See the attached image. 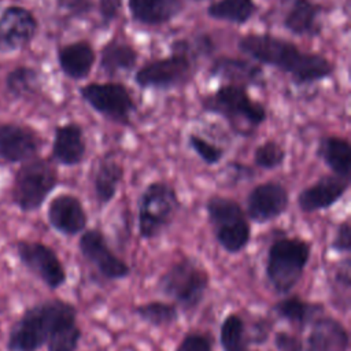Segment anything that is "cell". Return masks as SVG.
Instances as JSON below:
<instances>
[{
	"instance_id": "obj_32",
	"label": "cell",
	"mask_w": 351,
	"mask_h": 351,
	"mask_svg": "<svg viewBox=\"0 0 351 351\" xmlns=\"http://www.w3.org/2000/svg\"><path fill=\"white\" fill-rule=\"evenodd\" d=\"M38 85V73L26 66L11 70L5 77L7 90L15 97H23L32 93Z\"/></svg>"
},
{
	"instance_id": "obj_19",
	"label": "cell",
	"mask_w": 351,
	"mask_h": 351,
	"mask_svg": "<svg viewBox=\"0 0 351 351\" xmlns=\"http://www.w3.org/2000/svg\"><path fill=\"white\" fill-rule=\"evenodd\" d=\"M86 154L84 129L77 122H67L55 129L52 158L63 166L80 165Z\"/></svg>"
},
{
	"instance_id": "obj_1",
	"label": "cell",
	"mask_w": 351,
	"mask_h": 351,
	"mask_svg": "<svg viewBox=\"0 0 351 351\" xmlns=\"http://www.w3.org/2000/svg\"><path fill=\"white\" fill-rule=\"evenodd\" d=\"M237 48L252 60L288 74L296 85L322 81L335 71V66L328 58L303 52L293 43L269 33L244 34L239 38Z\"/></svg>"
},
{
	"instance_id": "obj_11",
	"label": "cell",
	"mask_w": 351,
	"mask_h": 351,
	"mask_svg": "<svg viewBox=\"0 0 351 351\" xmlns=\"http://www.w3.org/2000/svg\"><path fill=\"white\" fill-rule=\"evenodd\" d=\"M19 259L48 288H60L67 278L64 266L56 252L40 241H19L16 244Z\"/></svg>"
},
{
	"instance_id": "obj_29",
	"label": "cell",
	"mask_w": 351,
	"mask_h": 351,
	"mask_svg": "<svg viewBox=\"0 0 351 351\" xmlns=\"http://www.w3.org/2000/svg\"><path fill=\"white\" fill-rule=\"evenodd\" d=\"M219 344L222 351H247L248 350L245 324L239 314L229 313L222 319L219 326Z\"/></svg>"
},
{
	"instance_id": "obj_33",
	"label": "cell",
	"mask_w": 351,
	"mask_h": 351,
	"mask_svg": "<svg viewBox=\"0 0 351 351\" xmlns=\"http://www.w3.org/2000/svg\"><path fill=\"white\" fill-rule=\"evenodd\" d=\"M285 149L274 140H267L259 144L254 151V163L263 170H274L285 160Z\"/></svg>"
},
{
	"instance_id": "obj_39",
	"label": "cell",
	"mask_w": 351,
	"mask_h": 351,
	"mask_svg": "<svg viewBox=\"0 0 351 351\" xmlns=\"http://www.w3.org/2000/svg\"><path fill=\"white\" fill-rule=\"evenodd\" d=\"M56 4L73 18L86 16L95 10L93 0H56Z\"/></svg>"
},
{
	"instance_id": "obj_2",
	"label": "cell",
	"mask_w": 351,
	"mask_h": 351,
	"mask_svg": "<svg viewBox=\"0 0 351 351\" xmlns=\"http://www.w3.org/2000/svg\"><path fill=\"white\" fill-rule=\"evenodd\" d=\"M77 318L75 307L60 299L38 303L23 313L8 336L10 351H37L63 322Z\"/></svg>"
},
{
	"instance_id": "obj_15",
	"label": "cell",
	"mask_w": 351,
	"mask_h": 351,
	"mask_svg": "<svg viewBox=\"0 0 351 351\" xmlns=\"http://www.w3.org/2000/svg\"><path fill=\"white\" fill-rule=\"evenodd\" d=\"M350 188V178L336 174H325L298 195V206L303 213L326 210L337 203Z\"/></svg>"
},
{
	"instance_id": "obj_40",
	"label": "cell",
	"mask_w": 351,
	"mask_h": 351,
	"mask_svg": "<svg viewBox=\"0 0 351 351\" xmlns=\"http://www.w3.org/2000/svg\"><path fill=\"white\" fill-rule=\"evenodd\" d=\"M273 343L277 351H304L303 341L296 335L285 330L276 332Z\"/></svg>"
},
{
	"instance_id": "obj_14",
	"label": "cell",
	"mask_w": 351,
	"mask_h": 351,
	"mask_svg": "<svg viewBox=\"0 0 351 351\" xmlns=\"http://www.w3.org/2000/svg\"><path fill=\"white\" fill-rule=\"evenodd\" d=\"M38 29L34 15L18 5H11L0 15V52L25 48L32 43Z\"/></svg>"
},
{
	"instance_id": "obj_13",
	"label": "cell",
	"mask_w": 351,
	"mask_h": 351,
	"mask_svg": "<svg viewBox=\"0 0 351 351\" xmlns=\"http://www.w3.org/2000/svg\"><path fill=\"white\" fill-rule=\"evenodd\" d=\"M247 218L266 223L281 217L289 206V192L278 181L270 180L255 185L247 195Z\"/></svg>"
},
{
	"instance_id": "obj_37",
	"label": "cell",
	"mask_w": 351,
	"mask_h": 351,
	"mask_svg": "<svg viewBox=\"0 0 351 351\" xmlns=\"http://www.w3.org/2000/svg\"><path fill=\"white\" fill-rule=\"evenodd\" d=\"M330 248L339 254H348L351 251V225L348 219H344L336 226Z\"/></svg>"
},
{
	"instance_id": "obj_6",
	"label": "cell",
	"mask_w": 351,
	"mask_h": 351,
	"mask_svg": "<svg viewBox=\"0 0 351 351\" xmlns=\"http://www.w3.org/2000/svg\"><path fill=\"white\" fill-rule=\"evenodd\" d=\"M206 211L214 237L223 251L239 254L248 245L251 226L244 210L236 200L213 195L206 203Z\"/></svg>"
},
{
	"instance_id": "obj_12",
	"label": "cell",
	"mask_w": 351,
	"mask_h": 351,
	"mask_svg": "<svg viewBox=\"0 0 351 351\" xmlns=\"http://www.w3.org/2000/svg\"><path fill=\"white\" fill-rule=\"evenodd\" d=\"M81 255L108 280H122L130 274L128 263L117 256L110 248L104 233L100 229L85 230L78 241Z\"/></svg>"
},
{
	"instance_id": "obj_26",
	"label": "cell",
	"mask_w": 351,
	"mask_h": 351,
	"mask_svg": "<svg viewBox=\"0 0 351 351\" xmlns=\"http://www.w3.org/2000/svg\"><path fill=\"white\" fill-rule=\"evenodd\" d=\"M273 311L277 317L289 322L291 325L303 328L321 317L325 308L321 303L308 302L298 295H292L278 300L273 306Z\"/></svg>"
},
{
	"instance_id": "obj_38",
	"label": "cell",
	"mask_w": 351,
	"mask_h": 351,
	"mask_svg": "<svg viewBox=\"0 0 351 351\" xmlns=\"http://www.w3.org/2000/svg\"><path fill=\"white\" fill-rule=\"evenodd\" d=\"M271 321L267 318H258L255 319L251 326L247 329L245 328V335H247V341L248 344H263L270 336L271 332Z\"/></svg>"
},
{
	"instance_id": "obj_22",
	"label": "cell",
	"mask_w": 351,
	"mask_h": 351,
	"mask_svg": "<svg viewBox=\"0 0 351 351\" xmlns=\"http://www.w3.org/2000/svg\"><path fill=\"white\" fill-rule=\"evenodd\" d=\"M128 8L134 22L145 26H160L184 11L182 0H128Z\"/></svg>"
},
{
	"instance_id": "obj_4",
	"label": "cell",
	"mask_w": 351,
	"mask_h": 351,
	"mask_svg": "<svg viewBox=\"0 0 351 351\" xmlns=\"http://www.w3.org/2000/svg\"><path fill=\"white\" fill-rule=\"evenodd\" d=\"M311 256L310 241L300 237H278L267 250L265 273L271 288L285 295L303 277Z\"/></svg>"
},
{
	"instance_id": "obj_16",
	"label": "cell",
	"mask_w": 351,
	"mask_h": 351,
	"mask_svg": "<svg viewBox=\"0 0 351 351\" xmlns=\"http://www.w3.org/2000/svg\"><path fill=\"white\" fill-rule=\"evenodd\" d=\"M40 136L30 128L14 123H0V159L23 162L40 151Z\"/></svg>"
},
{
	"instance_id": "obj_31",
	"label": "cell",
	"mask_w": 351,
	"mask_h": 351,
	"mask_svg": "<svg viewBox=\"0 0 351 351\" xmlns=\"http://www.w3.org/2000/svg\"><path fill=\"white\" fill-rule=\"evenodd\" d=\"M82 332L77 318L60 324L47 341L48 351H75L78 348Z\"/></svg>"
},
{
	"instance_id": "obj_18",
	"label": "cell",
	"mask_w": 351,
	"mask_h": 351,
	"mask_svg": "<svg viewBox=\"0 0 351 351\" xmlns=\"http://www.w3.org/2000/svg\"><path fill=\"white\" fill-rule=\"evenodd\" d=\"M304 351H348L350 336L336 318L322 314L310 324Z\"/></svg>"
},
{
	"instance_id": "obj_34",
	"label": "cell",
	"mask_w": 351,
	"mask_h": 351,
	"mask_svg": "<svg viewBox=\"0 0 351 351\" xmlns=\"http://www.w3.org/2000/svg\"><path fill=\"white\" fill-rule=\"evenodd\" d=\"M188 145L208 166L219 163L225 154L222 147L214 144L197 133L188 134Z\"/></svg>"
},
{
	"instance_id": "obj_28",
	"label": "cell",
	"mask_w": 351,
	"mask_h": 351,
	"mask_svg": "<svg viewBox=\"0 0 351 351\" xmlns=\"http://www.w3.org/2000/svg\"><path fill=\"white\" fill-rule=\"evenodd\" d=\"M258 7L254 0H217L207 7V15L217 21L236 25L247 23L256 14Z\"/></svg>"
},
{
	"instance_id": "obj_27",
	"label": "cell",
	"mask_w": 351,
	"mask_h": 351,
	"mask_svg": "<svg viewBox=\"0 0 351 351\" xmlns=\"http://www.w3.org/2000/svg\"><path fill=\"white\" fill-rule=\"evenodd\" d=\"M123 178V167L112 158H104L93 176V192L100 207L107 206L117 195Z\"/></svg>"
},
{
	"instance_id": "obj_5",
	"label": "cell",
	"mask_w": 351,
	"mask_h": 351,
	"mask_svg": "<svg viewBox=\"0 0 351 351\" xmlns=\"http://www.w3.org/2000/svg\"><path fill=\"white\" fill-rule=\"evenodd\" d=\"M208 284L210 276L206 269L192 258H182L163 271L156 285L184 311H192L203 302Z\"/></svg>"
},
{
	"instance_id": "obj_8",
	"label": "cell",
	"mask_w": 351,
	"mask_h": 351,
	"mask_svg": "<svg viewBox=\"0 0 351 351\" xmlns=\"http://www.w3.org/2000/svg\"><path fill=\"white\" fill-rule=\"evenodd\" d=\"M58 170L48 159L32 158L18 170L12 197L22 211H34L43 206L58 185Z\"/></svg>"
},
{
	"instance_id": "obj_25",
	"label": "cell",
	"mask_w": 351,
	"mask_h": 351,
	"mask_svg": "<svg viewBox=\"0 0 351 351\" xmlns=\"http://www.w3.org/2000/svg\"><path fill=\"white\" fill-rule=\"evenodd\" d=\"M317 155L333 174L350 178L351 145L347 138L339 136H324L318 143Z\"/></svg>"
},
{
	"instance_id": "obj_17",
	"label": "cell",
	"mask_w": 351,
	"mask_h": 351,
	"mask_svg": "<svg viewBox=\"0 0 351 351\" xmlns=\"http://www.w3.org/2000/svg\"><path fill=\"white\" fill-rule=\"evenodd\" d=\"M47 215L51 226L64 236L84 232L88 223V215L81 200L70 193L55 196L49 202Z\"/></svg>"
},
{
	"instance_id": "obj_10",
	"label": "cell",
	"mask_w": 351,
	"mask_h": 351,
	"mask_svg": "<svg viewBox=\"0 0 351 351\" xmlns=\"http://www.w3.org/2000/svg\"><path fill=\"white\" fill-rule=\"evenodd\" d=\"M82 100L106 119L129 125L136 103L129 89L121 82H90L80 88Z\"/></svg>"
},
{
	"instance_id": "obj_43",
	"label": "cell",
	"mask_w": 351,
	"mask_h": 351,
	"mask_svg": "<svg viewBox=\"0 0 351 351\" xmlns=\"http://www.w3.org/2000/svg\"><path fill=\"white\" fill-rule=\"evenodd\" d=\"M247 351H251V350H247ZM252 351H258V350H252Z\"/></svg>"
},
{
	"instance_id": "obj_36",
	"label": "cell",
	"mask_w": 351,
	"mask_h": 351,
	"mask_svg": "<svg viewBox=\"0 0 351 351\" xmlns=\"http://www.w3.org/2000/svg\"><path fill=\"white\" fill-rule=\"evenodd\" d=\"M176 351H213V341L207 333L192 330L182 337Z\"/></svg>"
},
{
	"instance_id": "obj_3",
	"label": "cell",
	"mask_w": 351,
	"mask_h": 351,
	"mask_svg": "<svg viewBox=\"0 0 351 351\" xmlns=\"http://www.w3.org/2000/svg\"><path fill=\"white\" fill-rule=\"evenodd\" d=\"M206 112L222 117L239 134H250L266 121V108L254 100L245 86L223 84L202 99Z\"/></svg>"
},
{
	"instance_id": "obj_7",
	"label": "cell",
	"mask_w": 351,
	"mask_h": 351,
	"mask_svg": "<svg viewBox=\"0 0 351 351\" xmlns=\"http://www.w3.org/2000/svg\"><path fill=\"white\" fill-rule=\"evenodd\" d=\"M178 208V195L169 182H149L138 197V236L143 240H151L162 234L171 225Z\"/></svg>"
},
{
	"instance_id": "obj_20",
	"label": "cell",
	"mask_w": 351,
	"mask_h": 351,
	"mask_svg": "<svg viewBox=\"0 0 351 351\" xmlns=\"http://www.w3.org/2000/svg\"><path fill=\"white\" fill-rule=\"evenodd\" d=\"M210 77L221 78L228 84L251 86L263 82V70L252 60L241 58H217L208 69Z\"/></svg>"
},
{
	"instance_id": "obj_24",
	"label": "cell",
	"mask_w": 351,
	"mask_h": 351,
	"mask_svg": "<svg viewBox=\"0 0 351 351\" xmlns=\"http://www.w3.org/2000/svg\"><path fill=\"white\" fill-rule=\"evenodd\" d=\"M138 52L136 48L119 38L110 40L100 51L99 66L107 77L128 73L136 67Z\"/></svg>"
},
{
	"instance_id": "obj_41",
	"label": "cell",
	"mask_w": 351,
	"mask_h": 351,
	"mask_svg": "<svg viewBox=\"0 0 351 351\" xmlns=\"http://www.w3.org/2000/svg\"><path fill=\"white\" fill-rule=\"evenodd\" d=\"M121 7H122V0H99L97 8H99V14L103 25H108L110 22L117 19V16L119 15Z\"/></svg>"
},
{
	"instance_id": "obj_35",
	"label": "cell",
	"mask_w": 351,
	"mask_h": 351,
	"mask_svg": "<svg viewBox=\"0 0 351 351\" xmlns=\"http://www.w3.org/2000/svg\"><path fill=\"white\" fill-rule=\"evenodd\" d=\"M351 287V263L348 258H344L333 270L332 288L343 295L344 302L348 304V292Z\"/></svg>"
},
{
	"instance_id": "obj_23",
	"label": "cell",
	"mask_w": 351,
	"mask_h": 351,
	"mask_svg": "<svg viewBox=\"0 0 351 351\" xmlns=\"http://www.w3.org/2000/svg\"><path fill=\"white\" fill-rule=\"evenodd\" d=\"M321 4L313 0H291L284 16V27L295 36H315L319 32Z\"/></svg>"
},
{
	"instance_id": "obj_21",
	"label": "cell",
	"mask_w": 351,
	"mask_h": 351,
	"mask_svg": "<svg viewBox=\"0 0 351 351\" xmlns=\"http://www.w3.org/2000/svg\"><path fill=\"white\" fill-rule=\"evenodd\" d=\"M96 62V52L86 40L62 45L58 49V63L63 74L71 80L86 78Z\"/></svg>"
},
{
	"instance_id": "obj_30",
	"label": "cell",
	"mask_w": 351,
	"mask_h": 351,
	"mask_svg": "<svg viewBox=\"0 0 351 351\" xmlns=\"http://www.w3.org/2000/svg\"><path fill=\"white\" fill-rule=\"evenodd\" d=\"M133 313L141 321L155 328L169 326L177 322L178 319V307L176 304L162 300H152L143 304H137L133 308Z\"/></svg>"
},
{
	"instance_id": "obj_9",
	"label": "cell",
	"mask_w": 351,
	"mask_h": 351,
	"mask_svg": "<svg viewBox=\"0 0 351 351\" xmlns=\"http://www.w3.org/2000/svg\"><path fill=\"white\" fill-rule=\"evenodd\" d=\"M196 73V58L171 49V53L143 64L134 74V82L140 88L167 90L188 84Z\"/></svg>"
},
{
	"instance_id": "obj_42",
	"label": "cell",
	"mask_w": 351,
	"mask_h": 351,
	"mask_svg": "<svg viewBox=\"0 0 351 351\" xmlns=\"http://www.w3.org/2000/svg\"><path fill=\"white\" fill-rule=\"evenodd\" d=\"M193 1H204V0H193Z\"/></svg>"
}]
</instances>
